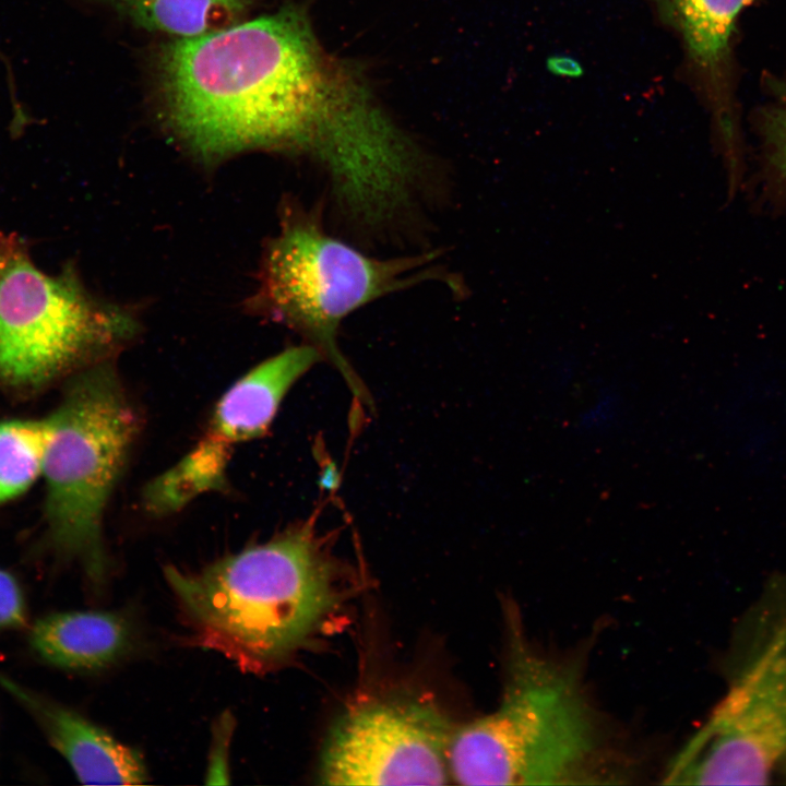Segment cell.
<instances>
[{
  "mask_svg": "<svg viewBox=\"0 0 786 786\" xmlns=\"http://www.w3.org/2000/svg\"><path fill=\"white\" fill-rule=\"evenodd\" d=\"M623 403L615 390L604 389L597 393L577 418V428L585 436L598 437L617 427Z\"/></svg>",
  "mask_w": 786,
  "mask_h": 786,
  "instance_id": "obj_16",
  "label": "cell"
},
{
  "mask_svg": "<svg viewBox=\"0 0 786 786\" xmlns=\"http://www.w3.org/2000/svg\"><path fill=\"white\" fill-rule=\"evenodd\" d=\"M7 690L35 717L50 745L85 785H139L148 781L142 754L78 712L10 680Z\"/></svg>",
  "mask_w": 786,
  "mask_h": 786,
  "instance_id": "obj_10",
  "label": "cell"
},
{
  "mask_svg": "<svg viewBox=\"0 0 786 786\" xmlns=\"http://www.w3.org/2000/svg\"><path fill=\"white\" fill-rule=\"evenodd\" d=\"M25 621V606L14 577L0 569V628L20 627Z\"/></svg>",
  "mask_w": 786,
  "mask_h": 786,
  "instance_id": "obj_18",
  "label": "cell"
},
{
  "mask_svg": "<svg viewBox=\"0 0 786 786\" xmlns=\"http://www.w3.org/2000/svg\"><path fill=\"white\" fill-rule=\"evenodd\" d=\"M320 358L310 344L289 347L234 383L215 405L194 446L143 489L146 512L167 516L201 495L226 489L236 446L264 434L289 389Z\"/></svg>",
  "mask_w": 786,
  "mask_h": 786,
  "instance_id": "obj_9",
  "label": "cell"
},
{
  "mask_svg": "<svg viewBox=\"0 0 786 786\" xmlns=\"http://www.w3.org/2000/svg\"><path fill=\"white\" fill-rule=\"evenodd\" d=\"M547 68L551 73L563 76L576 78L583 73L580 63L565 56H553L548 59Z\"/></svg>",
  "mask_w": 786,
  "mask_h": 786,
  "instance_id": "obj_19",
  "label": "cell"
},
{
  "mask_svg": "<svg viewBox=\"0 0 786 786\" xmlns=\"http://www.w3.org/2000/svg\"><path fill=\"white\" fill-rule=\"evenodd\" d=\"M330 545L312 516L200 570L167 565L189 643L252 675L287 665L343 604V569Z\"/></svg>",
  "mask_w": 786,
  "mask_h": 786,
  "instance_id": "obj_2",
  "label": "cell"
},
{
  "mask_svg": "<svg viewBox=\"0 0 786 786\" xmlns=\"http://www.w3.org/2000/svg\"><path fill=\"white\" fill-rule=\"evenodd\" d=\"M48 419L43 476L49 537L99 590L109 572L105 512L140 434V414L108 360L76 372Z\"/></svg>",
  "mask_w": 786,
  "mask_h": 786,
  "instance_id": "obj_4",
  "label": "cell"
},
{
  "mask_svg": "<svg viewBox=\"0 0 786 786\" xmlns=\"http://www.w3.org/2000/svg\"><path fill=\"white\" fill-rule=\"evenodd\" d=\"M508 656L499 706L453 729L449 771L462 785L610 782L614 762L576 659L541 653L508 608Z\"/></svg>",
  "mask_w": 786,
  "mask_h": 786,
  "instance_id": "obj_3",
  "label": "cell"
},
{
  "mask_svg": "<svg viewBox=\"0 0 786 786\" xmlns=\"http://www.w3.org/2000/svg\"><path fill=\"white\" fill-rule=\"evenodd\" d=\"M50 421L0 422V503L26 491L43 475Z\"/></svg>",
  "mask_w": 786,
  "mask_h": 786,
  "instance_id": "obj_14",
  "label": "cell"
},
{
  "mask_svg": "<svg viewBox=\"0 0 786 786\" xmlns=\"http://www.w3.org/2000/svg\"><path fill=\"white\" fill-rule=\"evenodd\" d=\"M138 330L129 310L90 297L70 275L50 276L23 257L0 275V376L12 384L112 360Z\"/></svg>",
  "mask_w": 786,
  "mask_h": 786,
  "instance_id": "obj_7",
  "label": "cell"
},
{
  "mask_svg": "<svg viewBox=\"0 0 786 786\" xmlns=\"http://www.w3.org/2000/svg\"><path fill=\"white\" fill-rule=\"evenodd\" d=\"M135 631L128 617L104 610L61 611L38 619L29 643L47 663L66 669L97 670L127 656Z\"/></svg>",
  "mask_w": 786,
  "mask_h": 786,
  "instance_id": "obj_11",
  "label": "cell"
},
{
  "mask_svg": "<svg viewBox=\"0 0 786 786\" xmlns=\"http://www.w3.org/2000/svg\"><path fill=\"white\" fill-rule=\"evenodd\" d=\"M437 254L378 259L330 235L321 218L287 204L260 269L255 311L300 333L341 372L349 389L368 393L336 343L342 321L360 307L430 277Z\"/></svg>",
  "mask_w": 786,
  "mask_h": 786,
  "instance_id": "obj_6",
  "label": "cell"
},
{
  "mask_svg": "<svg viewBox=\"0 0 786 786\" xmlns=\"http://www.w3.org/2000/svg\"><path fill=\"white\" fill-rule=\"evenodd\" d=\"M166 121L206 163L247 150L305 154L331 190H358L396 158L404 132L357 68L320 43L288 4L195 37L159 57Z\"/></svg>",
  "mask_w": 786,
  "mask_h": 786,
  "instance_id": "obj_1",
  "label": "cell"
},
{
  "mask_svg": "<svg viewBox=\"0 0 786 786\" xmlns=\"http://www.w3.org/2000/svg\"><path fill=\"white\" fill-rule=\"evenodd\" d=\"M453 726L427 699L366 700L334 724L322 750L324 785H442Z\"/></svg>",
  "mask_w": 786,
  "mask_h": 786,
  "instance_id": "obj_8",
  "label": "cell"
},
{
  "mask_svg": "<svg viewBox=\"0 0 786 786\" xmlns=\"http://www.w3.org/2000/svg\"><path fill=\"white\" fill-rule=\"evenodd\" d=\"M236 723L229 711L221 714L213 725L205 772L206 784L229 783V746Z\"/></svg>",
  "mask_w": 786,
  "mask_h": 786,
  "instance_id": "obj_17",
  "label": "cell"
},
{
  "mask_svg": "<svg viewBox=\"0 0 786 786\" xmlns=\"http://www.w3.org/2000/svg\"><path fill=\"white\" fill-rule=\"evenodd\" d=\"M725 669L724 695L674 757L665 784H767L786 758V573L742 615Z\"/></svg>",
  "mask_w": 786,
  "mask_h": 786,
  "instance_id": "obj_5",
  "label": "cell"
},
{
  "mask_svg": "<svg viewBox=\"0 0 786 786\" xmlns=\"http://www.w3.org/2000/svg\"><path fill=\"white\" fill-rule=\"evenodd\" d=\"M773 100L755 114V126L762 139L763 174L775 198L786 200V79L764 78Z\"/></svg>",
  "mask_w": 786,
  "mask_h": 786,
  "instance_id": "obj_15",
  "label": "cell"
},
{
  "mask_svg": "<svg viewBox=\"0 0 786 786\" xmlns=\"http://www.w3.org/2000/svg\"><path fill=\"white\" fill-rule=\"evenodd\" d=\"M142 27L177 38L204 36L241 22L252 0H126Z\"/></svg>",
  "mask_w": 786,
  "mask_h": 786,
  "instance_id": "obj_13",
  "label": "cell"
},
{
  "mask_svg": "<svg viewBox=\"0 0 786 786\" xmlns=\"http://www.w3.org/2000/svg\"><path fill=\"white\" fill-rule=\"evenodd\" d=\"M9 260L10 259H8L5 255H3L0 252V275H1L2 271L4 270L5 265L8 264Z\"/></svg>",
  "mask_w": 786,
  "mask_h": 786,
  "instance_id": "obj_20",
  "label": "cell"
},
{
  "mask_svg": "<svg viewBox=\"0 0 786 786\" xmlns=\"http://www.w3.org/2000/svg\"><path fill=\"white\" fill-rule=\"evenodd\" d=\"M753 0H662L666 16L679 28L693 62L715 91L722 140L738 136L727 94L730 39L738 15Z\"/></svg>",
  "mask_w": 786,
  "mask_h": 786,
  "instance_id": "obj_12",
  "label": "cell"
}]
</instances>
